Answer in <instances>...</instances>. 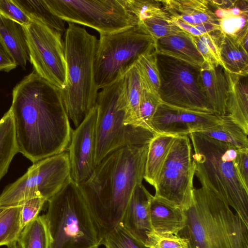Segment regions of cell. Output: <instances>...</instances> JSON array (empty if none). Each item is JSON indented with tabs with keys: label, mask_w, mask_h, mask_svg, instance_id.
Segmentation results:
<instances>
[{
	"label": "cell",
	"mask_w": 248,
	"mask_h": 248,
	"mask_svg": "<svg viewBox=\"0 0 248 248\" xmlns=\"http://www.w3.org/2000/svg\"><path fill=\"white\" fill-rule=\"evenodd\" d=\"M10 109L18 151L33 163L68 148L73 130L61 89L34 70L14 88Z\"/></svg>",
	"instance_id": "6da1fadb"
},
{
	"label": "cell",
	"mask_w": 248,
	"mask_h": 248,
	"mask_svg": "<svg viewBox=\"0 0 248 248\" xmlns=\"http://www.w3.org/2000/svg\"><path fill=\"white\" fill-rule=\"evenodd\" d=\"M47 202L50 248H99L110 228L102 210L71 178Z\"/></svg>",
	"instance_id": "7a4b0ae2"
},
{
	"label": "cell",
	"mask_w": 248,
	"mask_h": 248,
	"mask_svg": "<svg viewBox=\"0 0 248 248\" xmlns=\"http://www.w3.org/2000/svg\"><path fill=\"white\" fill-rule=\"evenodd\" d=\"M149 143L111 152L81 185L103 211L110 228L120 223L135 188L142 184Z\"/></svg>",
	"instance_id": "3957f363"
},
{
	"label": "cell",
	"mask_w": 248,
	"mask_h": 248,
	"mask_svg": "<svg viewBox=\"0 0 248 248\" xmlns=\"http://www.w3.org/2000/svg\"><path fill=\"white\" fill-rule=\"evenodd\" d=\"M184 211L185 225L177 235L187 240L189 248H248V225L208 188H194Z\"/></svg>",
	"instance_id": "277c9868"
},
{
	"label": "cell",
	"mask_w": 248,
	"mask_h": 248,
	"mask_svg": "<svg viewBox=\"0 0 248 248\" xmlns=\"http://www.w3.org/2000/svg\"><path fill=\"white\" fill-rule=\"evenodd\" d=\"M188 136L194 152L195 175L201 186L220 197L248 225V188L234 166L239 149L201 132Z\"/></svg>",
	"instance_id": "5b68a950"
},
{
	"label": "cell",
	"mask_w": 248,
	"mask_h": 248,
	"mask_svg": "<svg viewBox=\"0 0 248 248\" xmlns=\"http://www.w3.org/2000/svg\"><path fill=\"white\" fill-rule=\"evenodd\" d=\"M64 35L67 82L61 91L67 116L77 127L96 104L94 61L98 39L72 23Z\"/></svg>",
	"instance_id": "8992f818"
},
{
	"label": "cell",
	"mask_w": 248,
	"mask_h": 248,
	"mask_svg": "<svg viewBox=\"0 0 248 248\" xmlns=\"http://www.w3.org/2000/svg\"><path fill=\"white\" fill-rule=\"evenodd\" d=\"M96 105V166L118 149L149 143L155 134L142 127L124 124L128 104L122 78L98 92Z\"/></svg>",
	"instance_id": "52a82bcc"
},
{
	"label": "cell",
	"mask_w": 248,
	"mask_h": 248,
	"mask_svg": "<svg viewBox=\"0 0 248 248\" xmlns=\"http://www.w3.org/2000/svg\"><path fill=\"white\" fill-rule=\"evenodd\" d=\"M155 49V41L138 26L117 32L100 34L94 61L98 90L121 79L143 55Z\"/></svg>",
	"instance_id": "ba28073f"
},
{
	"label": "cell",
	"mask_w": 248,
	"mask_h": 248,
	"mask_svg": "<svg viewBox=\"0 0 248 248\" xmlns=\"http://www.w3.org/2000/svg\"><path fill=\"white\" fill-rule=\"evenodd\" d=\"M71 178L68 152L33 163L26 173L0 194V208L21 206L26 201L44 198L47 201Z\"/></svg>",
	"instance_id": "9c48e42d"
},
{
	"label": "cell",
	"mask_w": 248,
	"mask_h": 248,
	"mask_svg": "<svg viewBox=\"0 0 248 248\" xmlns=\"http://www.w3.org/2000/svg\"><path fill=\"white\" fill-rule=\"evenodd\" d=\"M50 11L64 21L91 28L100 34L123 31L138 23L124 0H45Z\"/></svg>",
	"instance_id": "30bf717a"
},
{
	"label": "cell",
	"mask_w": 248,
	"mask_h": 248,
	"mask_svg": "<svg viewBox=\"0 0 248 248\" xmlns=\"http://www.w3.org/2000/svg\"><path fill=\"white\" fill-rule=\"evenodd\" d=\"M156 54L160 79L158 94L162 102L181 108L213 114L200 84V67L170 56Z\"/></svg>",
	"instance_id": "8fae6325"
},
{
	"label": "cell",
	"mask_w": 248,
	"mask_h": 248,
	"mask_svg": "<svg viewBox=\"0 0 248 248\" xmlns=\"http://www.w3.org/2000/svg\"><path fill=\"white\" fill-rule=\"evenodd\" d=\"M188 135L178 136L172 144L154 188L155 197L183 210L190 205L195 166Z\"/></svg>",
	"instance_id": "7c38bea8"
},
{
	"label": "cell",
	"mask_w": 248,
	"mask_h": 248,
	"mask_svg": "<svg viewBox=\"0 0 248 248\" xmlns=\"http://www.w3.org/2000/svg\"><path fill=\"white\" fill-rule=\"evenodd\" d=\"M30 62L41 77L63 89L67 82L64 42L62 34L44 23L32 19L24 27Z\"/></svg>",
	"instance_id": "4fadbf2b"
},
{
	"label": "cell",
	"mask_w": 248,
	"mask_h": 248,
	"mask_svg": "<svg viewBox=\"0 0 248 248\" xmlns=\"http://www.w3.org/2000/svg\"><path fill=\"white\" fill-rule=\"evenodd\" d=\"M96 105L79 125L72 130L68 147L71 179L81 186L92 175L95 167Z\"/></svg>",
	"instance_id": "5bb4252c"
},
{
	"label": "cell",
	"mask_w": 248,
	"mask_h": 248,
	"mask_svg": "<svg viewBox=\"0 0 248 248\" xmlns=\"http://www.w3.org/2000/svg\"><path fill=\"white\" fill-rule=\"evenodd\" d=\"M223 116L189 110L162 102L151 121L150 128L156 134L188 135L214 127L222 120Z\"/></svg>",
	"instance_id": "9a60e30c"
},
{
	"label": "cell",
	"mask_w": 248,
	"mask_h": 248,
	"mask_svg": "<svg viewBox=\"0 0 248 248\" xmlns=\"http://www.w3.org/2000/svg\"><path fill=\"white\" fill-rule=\"evenodd\" d=\"M153 196L142 184L137 185L119 223L148 247V234L153 231L149 211Z\"/></svg>",
	"instance_id": "2e32d148"
},
{
	"label": "cell",
	"mask_w": 248,
	"mask_h": 248,
	"mask_svg": "<svg viewBox=\"0 0 248 248\" xmlns=\"http://www.w3.org/2000/svg\"><path fill=\"white\" fill-rule=\"evenodd\" d=\"M199 82L213 113L221 116L226 115L229 85L226 72L223 66L204 62L200 67Z\"/></svg>",
	"instance_id": "e0dca14e"
},
{
	"label": "cell",
	"mask_w": 248,
	"mask_h": 248,
	"mask_svg": "<svg viewBox=\"0 0 248 248\" xmlns=\"http://www.w3.org/2000/svg\"><path fill=\"white\" fill-rule=\"evenodd\" d=\"M171 20L190 25L217 22L208 0H161Z\"/></svg>",
	"instance_id": "ac0fdd59"
},
{
	"label": "cell",
	"mask_w": 248,
	"mask_h": 248,
	"mask_svg": "<svg viewBox=\"0 0 248 248\" xmlns=\"http://www.w3.org/2000/svg\"><path fill=\"white\" fill-rule=\"evenodd\" d=\"M150 217L153 231L177 235L184 228V210L153 196L150 203Z\"/></svg>",
	"instance_id": "d6986e66"
},
{
	"label": "cell",
	"mask_w": 248,
	"mask_h": 248,
	"mask_svg": "<svg viewBox=\"0 0 248 248\" xmlns=\"http://www.w3.org/2000/svg\"><path fill=\"white\" fill-rule=\"evenodd\" d=\"M226 74L229 85L226 115L248 134V76L227 72Z\"/></svg>",
	"instance_id": "ffe728a7"
},
{
	"label": "cell",
	"mask_w": 248,
	"mask_h": 248,
	"mask_svg": "<svg viewBox=\"0 0 248 248\" xmlns=\"http://www.w3.org/2000/svg\"><path fill=\"white\" fill-rule=\"evenodd\" d=\"M220 32L240 43L248 37V0H236L224 9H214Z\"/></svg>",
	"instance_id": "44dd1931"
},
{
	"label": "cell",
	"mask_w": 248,
	"mask_h": 248,
	"mask_svg": "<svg viewBox=\"0 0 248 248\" xmlns=\"http://www.w3.org/2000/svg\"><path fill=\"white\" fill-rule=\"evenodd\" d=\"M155 51L199 67L204 62L190 35L184 31L155 40Z\"/></svg>",
	"instance_id": "7402d4cb"
},
{
	"label": "cell",
	"mask_w": 248,
	"mask_h": 248,
	"mask_svg": "<svg viewBox=\"0 0 248 248\" xmlns=\"http://www.w3.org/2000/svg\"><path fill=\"white\" fill-rule=\"evenodd\" d=\"M0 38L17 66L25 68L30 56L24 27L0 15Z\"/></svg>",
	"instance_id": "603a6c76"
},
{
	"label": "cell",
	"mask_w": 248,
	"mask_h": 248,
	"mask_svg": "<svg viewBox=\"0 0 248 248\" xmlns=\"http://www.w3.org/2000/svg\"><path fill=\"white\" fill-rule=\"evenodd\" d=\"M178 136L171 134L155 133L149 143L144 179L154 187L170 148Z\"/></svg>",
	"instance_id": "cb8c5ba5"
},
{
	"label": "cell",
	"mask_w": 248,
	"mask_h": 248,
	"mask_svg": "<svg viewBox=\"0 0 248 248\" xmlns=\"http://www.w3.org/2000/svg\"><path fill=\"white\" fill-rule=\"evenodd\" d=\"M220 57L225 70L230 74L248 76V52L230 36L222 33Z\"/></svg>",
	"instance_id": "d4e9b609"
},
{
	"label": "cell",
	"mask_w": 248,
	"mask_h": 248,
	"mask_svg": "<svg viewBox=\"0 0 248 248\" xmlns=\"http://www.w3.org/2000/svg\"><path fill=\"white\" fill-rule=\"evenodd\" d=\"M122 80L128 104V112L124 124L142 127L140 117L139 106L143 88L135 64L123 76Z\"/></svg>",
	"instance_id": "484cf974"
},
{
	"label": "cell",
	"mask_w": 248,
	"mask_h": 248,
	"mask_svg": "<svg viewBox=\"0 0 248 248\" xmlns=\"http://www.w3.org/2000/svg\"><path fill=\"white\" fill-rule=\"evenodd\" d=\"M18 153L13 117L9 109L0 120V180Z\"/></svg>",
	"instance_id": "4316f807"
},
{
	"label": "cell",
	"mask_w": 248,
	"mask_h": 248,
	"mask_svg": "<svg viewBox=\"0 0 248 248\" xmlns=\"http://www.w3.org/2000/svg\"><path fill=\"white\" fill-rule=\"evenodd\" d=\"M17 243L19 248H50L51 238L45 215L38 216L22 229Z\"/></svg>",
	"instance_id": "83f0119b"
},
{
	"label": "cell",
	"mask_w": 248,
	"mask_h": 248,
	"mask_svg": "<svg viewBox=\"0 0 248 248\" xmlns=\"http://www.w3.org/2000/svg\"><path fill=\"white\" fill-rule=\"evenodd\" d=\"M201 133L238 149L248 148V134L227 115L215 126Z\"/></svg>",
	"instance_id": "f1b7e54d"
},
{
	"label": "cell",
	"mask_w": 248,
	"mask_h": 248,
	"mask_svg": "<svg viewBox=\"0 0 248 248\" xmlns=\"http://www.w3.org/2000/svg\"><path fill=\"white\" fill-rule=\"evenodd\" d=\"M31 19L39 21L60 32L65 31L64 22L54 15L45 0H12Z\"/></svg>",
	"instance_id": "f546056e"
},
{
	"label": "cell",
	"mask_w": 248,
	"mask_h": 248,
	"mask_svg": "<svg viewBox=\"0 0 248 248\" xmlns=\"http://www.w3.org/2000/svg\"><path fill=\"white\" fill-rule=\"evenodd\" d=\"M144 90L159 95L160 79L155 49L142 55L135 64Z\"/></svg>",
	"instance_id": "4dcf8cb0"
},
{
	"label": "cell",
	"mask_w": 248,
	"mask_h": 248,
	"mask_svg": "<svg viewBox=\"0 0 248 248\" xmlns=\"http://www.w3.org/2000/svg\"><path fill=\"white\" fill-rule=\"evenodd\" d=\"M21 205L4 208L0 213V246L16 242L22 229L20 223Z\"/></svg>",
	"instance_id": "1f68e13d"
},
{
	"label": "cell",
	"mask_w": 248,
	"mask_h": 248,
	"mask_svg": "<svg viewBox=\"0 0 248 248\" xmlns=\"http://www.w3.org/2000/svg\"><path fill=\"white\" fill-rule=\"evenodd\" d=\"M221 35L222 33L220 31L199 36L190 35L193 44L205 62L209 64H220L222 66L220 57Z\"/></svg>",
	"instance_id": "d6a6232c"
},
{
	"label": "cell",
	"mask_w": 248,
	"mask_h": 248,
	"mask_svg": "<svg viewBox=\"0 0 248 248\" xmlns=\"http://www.w3.org/2000/svg\"><path fill=\"white\" fill-rule=\"evenodd\" d=\"M137 26L151 35L155 41L183 31L172 22L168 14L145 19L139 22Z\"/></svg>",
	"instance_id": "836d02e7"
},
{
	"label": "cell",
	"mask_w": 248,
	"mask_h": 248,
	"mask_svg": "<svg viewBox=\"0 0 248 248\" xmlns=\"http://www.w3.org/2000/svg\"><path fill=\"white\" fill-rule=\"evenodd\" d=\"M102 245L106 248H149L121 224L110 228L107 232Z\"/></svg>",
	"instance_id": "e575fe53"
},
{
	"label": "cell",
	"mask_w": 248,
	"mask_h": 248,
	"mask_svg": "<svg viewBox=\"0 0 248 248\" xmlns=\"http://www.w3.org/2000/svg\"><path fill=\"white\" fill-rule=\"evenodd\" d=\"M124 1L127 9L137 19L138 22L168 14L164 10L160 0H124Z\"/></svg>",
	"instance_id": "d590c367"
},
{
	"label": "cell",
	"mask_w": 248,
	"mask_h": 248,
	"mask_svg": "<svg viewBox=\"0 0 248 248\" xmlns=\"http://www.w3.org/2000/svg\"><path fill=\"white\" fill-rule=\"evenodd\" d=\"M162 102L159 95L143 90L139 106L140 117L143 127L151 130V121Z\"/></svg>",
	"instance_id": "8d00e7d4"
},
{
	"label": "cell",
	"mask_w": 248,
	"mask_h": 248,
	"mask_svg": "<svg viewBox=\"0 0 248 248\" xmlns=\"http://www.w3.org/2000/svg\"><path fill=\"white\" fill-rule=\"evenodd\" d=\"M149 248H189L185 238L172 233H159L154 231L148 234Z\"/></svg>",
	"instance_id": "74e56055"
},
{
	"label": "cell",
	"mask_w": 248,
	"mask_h": 248,
	"mask_svg": "<svg viewBox=\"0 0 248 248\" xmlns=\"http://www.w3.org/2000/svg\"><path fill=\"white\" fill-rule=\"evenodd\" d=\"M46 202V199L38 197L28 200L21 204L20 223L22 229L38 216Z\"/></svg>",
	"instance_id": "f35d334b"
},
{
	"label": "cell",
	"mask_w": 248,
	"mask_h": 248,
	"mask_svg": "<svg viewBox=\"0 0 248 248\" xmlns=\"http://www.w3.org/2000/svg\"><path fill=\"white\" fill-rule=\"evenodd\" d=\"M0 15L24 27L28 26L31 21L12 0H0Z\"/></svg>",
	"instance_id": "ab89813d"
},
{
	"label": "cell",
	"mask_w": 248,
	"mask_h": 248,
	"mask_svg": "<svg viewBox=\"0 0 248 248\" xmlns=\"http://www.w3.org/2000/svg\"><path fill=\"white\" fill-rule=\"evenodd\" d=\"M181 30L190 35L199 36L220 31L218 22H210L197 25H190L178 20H171Z\"/></svg>",
	"instance_id": "60d3db41"
},
{
	"label": "cell",
	"mask_w": 248,
	"mask_h": 248,
	"mask_svg": "<svg viewBox=\"0 0 248 248\" xmlns=\"http://www.w3.org/2000/svg\"><path fill=\"white\" fill-rule=\"evenodd\" d=\"M234 166L244 185L248 188V148L238 150Z\"/></svg>",
	"instance_id": "b9f144b4"
},
{
	"label": "cell",
	"mask_w": 248,
	"mask_h": 248,
	"mask_svg": "<svg viewBox=\"0 0 248 248\" xmlns=\"http://www.w3.org/2000/svg\"><path fill=\"white\" fill-rule=\"evenodd\" d=\"M16 66L13 57L0 38V71L8 72Z\"/></svg>",
	"instance_id": "7bdbcfd3"
},
{
	"label": "cell",
	"mask_w": 248,
	"mask_h": 248,
	"mask_svg": "<svg viewBox=\"0 0 248 248\" xmlns=\"http://www.w3.org/2000/svg\"><path fill=\"white\" fill-rule=\"evenodd\" d=\"M7 248H19L17 241L7 246Z\"/></svg>",
	"instance_id": "ee69618b"
},
{
	"label": "cell",
	"mask_w": 248,
	"mask_h": 248,
	"mask_svg": "<svg viewBox=\"0 0 248 248\" xmlns=\"http://www.w3.org/2000/svg\"><path fill=\"white\" fill-rule=\"evenodd\" d=\"M3 208H0V213L3 210Z\"/></svg>",
	"instance_id": "f6af8a7d"
}]
</instances>
